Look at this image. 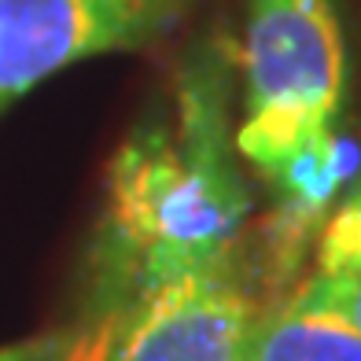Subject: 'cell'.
<instances>
[{
	"label": "cell",
	"instance_id": "5",
	"mask_svg": "<svg viewBox=\"0 0 361 361\" xmlns=\"http://www.w3.org/2000/svg\"><path fill=\"white\" fill-rule=\"evenodd\" d=\"M243 361H361V332L302 281L258 314Z\"/></svg>",
	"mask_w": 361,
	"mask_h": 361
},
{
	"label": "cell",
	"instance_id": "3",
	"mask_svg": "<svg viewBox=\"0 0 361 361\" xmlns=\"http://www.w3.org/2000/svg\"><path fill=\"white\" fill-rule=\"evenodd\" d=\"M195 4L200 0H0V114L59 71L155 44Z\"/></svg>",
	"mask_w": 361,
	"mask_h": 361
},
{
	"label": "cell",
	"instance_id": "2",
	"mask_svg": "<svg viewBox=\"0 0 361 361\" xmlns=\"http://www.w3.org/2000/svg\"><path fill=\"white\" fill-rule=\"evenodd\" d=\"M347 89L339 0H247L236 155L262 177L336 133Z\"/></svg>",
	"mask_w": 361,
	"mask_h": 361
},
{
	"label": "cell",
	"instance_id": "1",
	"mask_svg": "<svg viewBox=\"0 0 361 361\" xmlns=\"http://www.w3.org/2000/svg\"><path fill=\"white\" fill-rule=\"evenodd\" d=\"M228 133V63L207 48L185 63L177 122L152 114L114 152L92 269L129 291L236 258L251 200Z\"/></svg>",
	"mask_w": 361,
	"mask_h": 361
},
{
	"label": "cell",
	"instance_id": "6",
	"mask_svg": "<svg viewBox=\"0 0 361 361\" xmlns=\"http://www.w3.org/2000/svg\"><path fill=\"white\" fill-rule=\"evenodd\" d=\"M306 284L361 332V177L324 221L317 269L306 276Z\"/></svg>",
	"mask_w": 361,
	"mask_h": 361
},
{
	"label": "cell",
	"instance_id": "7",
	"mask_svg": "<svg viewBox=\"0 0 361 361\" xmlns=\"http://www.w3.org/2000/svg\"><path fill=\"white\" fill-rule=\"evenodd\" d=\"M129 302H133V291L122 281L89 269V288L85 299H81V310L74 324L63 332V339L52 343L48 361H111Z\"/></svg>",
	"mask_w": 361,
	"mask_h": 361
},
{
	"label": "cell",
	"instance_id": "4",
	"mask_svg": "<svg viewBox=\"0 0 361 361\" xmlns=\"http://www.w3.org/2000/svg\"><path fill=\"white\" fill-rule=\"evenodd\" d=\"M262 310L236 258L166 276L133 295L111 361H243Z\"/></svg>",
	"mask_w": 361,
	"mask_h": 361
}]
</instances>
